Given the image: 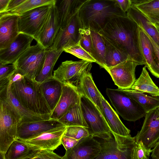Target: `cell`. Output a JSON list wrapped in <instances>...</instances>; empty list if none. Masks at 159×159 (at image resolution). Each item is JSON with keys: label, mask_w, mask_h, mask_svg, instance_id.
<instances>
[{"label": "cell", "mask_w": 159, "mask_h": 159, "mask_svg": "<svg viewBox=\"0 0 159 159\" xmlns=\"http://www.w3.org/2000/svg\"><path fill=\"white\" fill-rule=\"evenodd\" d=\"M139 26L127 15L112 19L99 33L125 50L139 65L146 64L139 41Z\"/></svg>", "instance_id": "cell-1"}, {"label": "cell", "mask_w": 159, "mask_h": 159, "mask_svg": "<svg viewBox=\"0 0 159 159\" xmlns=\"http://www.w3.org/2000/svg\"><path fill=\"white\" fill-rule=\"evenodd\" d=\"M78 14L84 28L98 32L112 19L127 15L115 0H89Z\"/></svg>", "instance_id": "cell-2"}, {"label": "cell", "mask_w": 159, "mask_h": 159, "mask_svg": "<svg viewBox=\"0 0 159 159\" xmlns=\"http://www.w3.org/2000/svg\"><path fill=\"white\" fill-rule=\"evenodd\" d=\"M12 93L28 110L37 114L50 117L52 111L40 89L39 84L24 76L11 83Z\"/></svg>", "instance_id": "cell-3"}, {"label": "cell", "mask_w": 159, "mask_h": 159, "mask_svg": "<svg viewBox=\"0 0 159 159\" xmlns=\"http://www.w3.org/2000/svg\"><path fill=\"white\" fill-rule=\"evenodd\" d=\"M22 118L11 105L0 99V155L5 154L11 143L16 139L18 128Z\"/></svg>", "instance_id": "cell-4"}, {"label": "cell", "mask_w": 159, "mask_h": 159, "mask_svg": "<svg viewBox=\"0 0 159 159\" xmlns=\"http://www.w3.org/2000/svg\"><path fill=\"white\" fill-rule=\"evenodd\" d=\"M109 138L100 142L101 151L95 159H132L136 142L135 137L122 136L112 132Z\"/></svg>", "instance_id": "cell-5"}, {"label": "cell", "mask_w": 159, "mask_h": 159, "mask_svg": "<svg viewBox=\"0 0 159 159\" xmlns=\"http://www.w3.org/2000/svg\"><path fill=\"white\" fill-rule=\"evenodd\" d=\"M80 101L84 117L90 135L102 139L111 137L112 132L105 117L97 106L82 94Z\"/></svg>", "instance_id": "cell-6"}, {"label": "cell", "mask_w": 159, "mask_h": 159, "mask_svg": "<svg viewBox=\"0 0 159 159\" xmlns=\"http://www.w3.org/2000/svg\"><path fill=\"white\" fill-rule=\"evenodd\" d=\"M106 93L112 105L124 120L135 122L144 117L146 112L143 107L122 90L107 88Z\"/></svg>", "instance_id": "cell-7"}, {"label": "cell", "mask_w": 159, "mask_h": 159, "mask_svg": "<svg viewBox=\"0 0 159 159\" xmlns=\"http://www.w3.org/2000/svg\"><path fill=\"white\" fill-rule=\"evenodd\" d=\"M47 49L38 43L30 47L14 63L16 71L34 80L42 69Z\"/></svg>", "instance_id": "cell-8"}, {"label": "cell", "mask_w": 159, "mask_h": 159, "mask_svg": "<svg viewBox=\"0 0 159 159\" xmlns=\"http://www.w3.org/2000/svg\"><path fill=\"white\" fill-rule=\"evenodd\" d=\"M92 62L81 60L62 62L54 71L53 77L63 84H69L77 87L83 76L90 72Z\"/></svg>", "instance_id": "cell-9"}, {"label": "cell", "mask_w": 159, "mask_h": 159, "mask_svg": "<svg viewBox=\"0 0 159 159\" xmlns=\"http://www.w3.org/2000/svg\"><path fill=\"white\" fill-rule=\"evenodd\" d=\"M52 6L38 7L20 15L18 20L19 33L32 36L34 39L46 21Z\"/></svg>", "instance_id": "cell-10"}, {"label": "cell", "mask_w": 159, "mask_h": 159, "mask_svg": "<svg viewBox=\"0 0 159 159\" xmlns=\"http://www.w3.org/2000/svg\"><path fill=\"white\" fill-rule=\"evenodd\" d=\"M83 28L77 12L68 23L60 27L50 48L57 51H64L65 48L79 44Z\"/></svg>", "instance_id": "cell-11"}, {"label": "cell", "mask_w": 159, "mask_h": 159, "mask_svg": "<svg viewBox=\"0 0 159 159\" xmlns=\"http://www.w3.org/2000/svg\"><path fill=\"white\" fill-rule=\"evenodd\" d=\"M139 64L129 58L105 70L109 74L115 84L120 89H131L136 80L135 70Z\"/></svg>", "instance_id": "cell-12"}, {"label": "cell", "mask_w": 159, "mask_h": 159, "mask_svg": "<svg viewBox=\"0 0 159 159\" xmlns=\"http://www.w3.org/2000/svg\"><path fill=\"white\" fill-rule=\"evenodd\" d=\"M141 130L134 136L148 148H153L159 141V111L156 108L146 113Z\"/></svg>", "instance_id": "cell-13"}, {"label": "cell", "mask_w": 159, "mask_h": 159, "mask_svg": "<svg viewBox=\"0 0 159 159\" xmlns=\"http://www.w3.org/2000/svg\"><path fill=\"white\" fill-rule=\"evenodd\" d=\"M66 125L47 131L31 138L20 140L32 150H54L61 144V139L66 131Z\"/></svg>", "instance_id": "cell-14"}, {"label": "cell", "mask_w": 159, "mask_h": 159, "mask_svg": "<svg viewBox=\"0 0 159 159\" xmlns=\"http://www.w3.org/2000/svg\"><path fill=\"white\" fill-rule=\"evenodd\" d=\"M101 151L100 142L92 135L81 139L72 148L66 150L63 159H95Z\"/></svg>", "instance_id": "cell-15"}, {"label": "cell", "mask_w": 159, "mask_h": 159, "mask_svg": "<svg viewBox=\"0 0 159 159\" xmlns=\"http://www.w3.org/2000/svg\"><path fill=\"white\" fill-rule=\"evenodd\" d=\"M60 28L59 11L55 4L51 6L46 21L34 39L45 48H50L53 45Z\"/></svg>", "instance_id": "cell-16"}, {"label": "cell", "mask_w": 159, "mask_h": 159, "mask_svg": "<svg viewBox=\"0 0 159 159\" xmlns=\"http://www.w3.org/2000/svg\"><path fill=\"white\" fill-rule=\"evenodd\" d=\"M63 125H64L58 120L52 118L21 122L18 128L16 139L25 140L47 131Z\"/></svg>", "instance_id": "cell-17"}, {"label": "cell", "mask_w": 159, "mask_h": 159, "mask_svg": "<svg viewBox=\"0 0 159 159\" xmlns=\"http://www.w3.org/2000/svg\"><path fill=\"white\" fill-rule=\"evenodd\" d=\"M33 39L32 36L20 33L7 47L0 49V63L4 65L14 63L30 46Z\"/></svg>", "instance_id": "cell-18"}, {"label": "cell", "mask_w": 159, "mask_h": 159, "mask_svg": "<svg viewBox=\"0 0 159 159\" xmlns=\"http://www.w3.org/2000/svg\"><path fill=\"white\" fill-rule=\"evenodd\" d=\"M81 96L77 87L70 84H63L61 97L50 118L58 120L70 107L80 100Z\"/></svg>", "instance_id": "cell-19"}, {"label": "cell", "mask_w": 159, "mask_h": 159, "mask_svg": "<svg viewBox=\"0 0 159 159\" xmlns=\"http://www.w3.org/2000/svg\"><path fill=\"white\" fill-rule=\"evenodd\" d=\"M19 15L0 13V49L9 45L20 34Z\"/></svg>", "instance_id": "cell-20"}, {"label": "cell", "mask_w": 159, "mask_h": 159, "mask_svg": "<svg viewBox=\"0 0 159 159\" xmlns=\"http://www.w3.org/2000/svg\"><path fill=\"white\" fill-rule=\"evenodd\" d=\"M11 84V83L0 89V99L8 103L17 111L22 117L21 122H31L50 118V117L37 114L25 108L12 93Z\"/></svg>", "instance_id": "cell-21"}, {"label": "cell", "mask_w": 159, "mask_h": 159, "mask_svg": "<svg viewBox=\"0 0 159 159\" xmlns=\"http://www.w3.org/2000/svg\"><path fill=\"white\" fill-rule=\"evenodd\" d=\"M139 38L141 52L146 62L145 66L153 75L159 78V66L152 45L146 33L140 27Z\"/></svg>", "instance_id": "cell-22"}, {"label": "cell", "mask_w": 159, "mask_h": 159, "mask_svg": "<svg viewBox=\"0 0 159 159\" xmlns=\"http://www.w3.org/2000/svg\"><path fill=\"white\" fill-rule=\"evenodd\" d=\"M101 103L103 115L111 132L122 136L130 135V130L124 125L117 114L102 95Z\"/></svg>", "instance_id": "cell-23"}, {"label": "cell", "mask_w": 159, "mask_h": 159, "mask_svg": "<svg viewBox=\"0 0 159 159\" xmlns=\"http://www.w3.org/2000/svg\"><path fill=\"white\" fill-rule=\"evenodd\" d=\"M63 84L54 77L39 84L40 90L52 111L61 97Z\"/></svg>", "instance_id": "cell-24"}, {"label": "cell", "mask_w": 159, "mask_h": 159, "mask_svg": "<svg viewBox=\"0 0 159 159\" xmlns=\"http://www.w3.org/2000/svg\"><path fill=\"white\" fill-rule=\"evenodd\" d=\"M127 16L134 21L159 46V31L153 23L134 5L131 6L126 13Z\"/></svg>", "instance_id": "cell-25"}, {"label": "cell", "mask_w": 159, "mask_h": 159, "mask_svg": "<svg viewBox=\"0 0 159 159\" xmlns=\"http://www.w3.org/2000/svg\"><path fill=\"white\" fill-rule=\"evenodd\" d=\"M77 87L81 94L86 97L93 102L104 116L101 106L102 94L97 87L90 72L86 73L83 76Z\"/></svg>", "instance_id": "cell-26"}, {"label": "cell", "mask_w": 159, "mask_h": 159, "mask_svg": "<svg viewBox=\"0 0 159 159\" xmlns=\"http://www.w3.org/2000/svg\"><path fill=\"white\" fill-rule=\"evenodd\" d=\"M102 37L106 46L104 69L113 66L131 58L127 53L121 48L105 37Z\"/></svg>", "instance_id": "cell-27"}, {"label": "cell", "mask_w": 159, "mask_h": 159, "mask_svg": "<svg viewBox=\"0 0 159 159\" xmlns=\"http://www.w3.org/2000/svg\"><path fill=\"white\" fill-rule=\"evenodd\" d=\"M89 0H58L60 27L65 25Z\"/></svg>", "instance_id": "cell-28"}, {"label": "cell", "mask_w": 159, "mask_h": 159, "mask_svg": "<svg viewBox=\"0 0 159 159\" xmlns=\"http://www.w3.org/2000/svg\"><path fill=\"white\" fill-rule=\"evenodd\" d=\"M63 51H57L50 48H47L46 51L44 62L42 69L34 80L38 84L53 78L52 72L54 66Z\"/></svg>", "instance_id": "cell-29"}, {"label": "cell", "mask_w": 159, "mask_h": 159, "mask_svg": "<svg viewBox=\"0 0 159 159\" xmlns=\"http://www.w3.org/2000/svg\"><path fill=\"white\" fill-rule=\"evenodd\" d=\"M122 90L140 104L146 113L159 107V96H153L145 93L132 89Z\"/></svg>", "instance_id": "cell-30"}, {"label": "cell", "mask_w": 159, "mask_h": 159, "mask_svg": "<svg viewBox=\"0 0 159 159\" xmlns=\"http://www.w3.org/2000/svg\"><path fill=\"white\" fill-rule=\"evenodd\" d=\"M145 66L139 78L135 81L131 89L148 93L153 96H159V88L150 77Z\"/></svg>", "instance_id": "cell-31"}, {"label": "cell", "mask_w": 159, "mask_h": 159, "mask_svg": "<svg viewBox=\"0 0 159 159\" xmlns=\"http://www.w3.org/2000/svg\"><path fill=\"white\" fill-rule=\"evenodd\" d=\"M58 120L66 126H80L88 128L83 115L80 100L70 107Z\"/></svg>", "instance_id": "cell-32"}, {"label": "cell", "mask_w": 159, "mask_h": 159, "mask_svg": "<svg viewBox=\"0 0 159 159\" xmlns=\"http://www.w3.org/2000/svg\"><path fill=\"white\" fill-rule=\"evenodd\" d=\"M92 37L94 58L96 63L105 69L106 46L102 35L99 33L90 30Z\"/></svg>", "instance_id": "cell-33"}, {"label": "cell", "mask_w": 159, "mask_h": 159, "mask_svg": "<svg viewBox=\"0 0 159 159\" xmlns=\"http://www.w3.org/2000/svg\"><path fill=\"white\" fill-rule=\"evenodd\" d=\"M32 150L30 147L20 139L11 144L5 154V159H25Z\"/></svg>", "instance_id": "cell-34"}, {"label": "cell", "mask_w": 159, "mask_h": 159, "mask_svg": "<svg viewBox=\"0 0 159 159\" xmlns=\"http://www.w3.org/2000/svg\"><path fill=\"white\" fill-rule=\"evenodd\" d=\"M57 1L58 0H26L17 6L4 13L19 15L26 11L38 7L56 4Z\"/></svg>", "instance_id": "cell-35"}, {"label": "cell", "mask_w": 159, "mask_h": 159, "mask_svg": "<svg viewBox=\"0 0 159 159\" xmlns=\"http://www.w3.org/2000/svg\"><path fill=\"white\" fill-rule=\"evenodd\" d=\"M154 24H159V0H152L134 5Z\"/></svg>", "instance_id": "cell-36"}, {"label": "cell", "mask_w": 159, "mask_h": 159, "mask_svg": "<svg viewBox=\"0 0 159 159\" xmlns=\"http://www.w3.org/2000/svg\"><path fill=\"white\" fill-rule=\"evenodd\" d=\"M16 70L15 63L4 65L0 63V88L11 83V78Z\"/></svg>", "instance_id": "cell-37"}, {"label": "cell", "mask_w": 159, "mask_h": 159, "mask_svg": "<svg viewBox=\"0 0 159 159\" xmlns=\"http://www.w3.org/2000/svg\"><path fill=\"white\" fill-rule=\"evenodd\" d=\"M64 51L77 57L91 62H97L96 60L80 44H77L65 48Z\"/></svg>", "instance_id": "cell-38"}, {"label": "cell", "mask_w": 159, "mask_h": 159, "mask_svg": "<svg viewBox=\"0 0 159 159\" xmlns=\"http://www.w3.org/2000/svg\"><path fill=\"white\" fill-rule=\"evenodd\" d=\"M152 149L147 148L141 141L136 142L133 149L132 159H149Z\"/></svg>", "instance_id": "cell-39"}, {"label": "cell", "mask_w": 159, "mask_h": 159, "mask_svg": "<svg viewBox=\"0 0 159 159\" xmlns=\"http://www.w3.org/2000/svg\"><path fill=\"white\" fill-rule=\"evenodd\" d=\"M62 157L50 150H32L25 159H59Z\"/></svg>", "instance_id": "cell-40"}, {"label": "cell", "mask_w": 159, "mask_h": 159, "mask_svg": "<svg viewBox=\"0 0 159 159\" xmlns=\"http://www.w3.org/2000/svg\"><path fill=\"white\" fill-rule=\"evenodd\" d=\"M64 135L78 140L90 135L87 128L80 126H67Z\"/></svg>", "instance_id": "cell-41"}, {"label": "cell", "mask_w": 159, "mask_h": 159, "mask_svg": "<svg viewBox=\"0 0 159 159\" xmlns=\"http://www.w3.org/2000/svg\"><path fill=\"white\" fill-rule=\"evenodd\" d=\"M79 44L94 58L92 41L90 29H83Z\"/></svg>", "instance_id": "cell-42"}, {"label": "cell", "mask_w": 159, "mask_h": 159, "mask_svg": "<svg viewBox=\"0 0 159 159\" xmlns=\"http://www.w3.org/2000/svg\"><path fill=\"white\" fill-rule=\"evenodd\" d=\"M79 140L64 135L61 139V144L66 150L73 148L78 143Z\"/></svg>", "instance_id": "cell-43"}, {"label": "cell", "mask_w": 159, "mask_h": 159, "mask_svg": "<svg viewBox=\"0 0 159 159\" xmlns=\"http://www.w3.org/2000/svg\"><path fill=\"white\" fill-rule=\"evenodd\" d=\"M121 10L126 13L132 5L131 0H115Z\"/></svg>", "instance_id": "cell-44"}, {"label": "cell", "mask_w": 159, "mask_h": 159, "mask_svg": "<svg viewBox=\"0 0 159 159\" xmlns=\"http://www.w3.org/2000/svg\"><path fill=\"white\" fill-rule=\"evenodd\" d=\"M147 34L151 42L159 66V46L147 33Z\"/></svg>", "instance_id": "cell-45"}, {"label": "cell", "mask_w": 159, "mask_h": 159, "mask_svg": "<svg viewBox=\"0 0 159 159\" xmlns=\"http://www.w3.org/2000/svg\"><path fill=\"white\" fill-rule=\"evenodd\" d=\"M11 0H0V13L6 11Z\"/></svg>", "instance_id": "cell-46"}, {"label": "cell", "mask_w": 159, "mask_h": 159, "mask_svg": "<svg viewBox=\"0 0 159 159\" xmlns=\"http://www.w3.org/2000/svg\"><path fill=\"white\" fill-rule=\"evenodd\" d=\"M151 157L153 159H159V141L152 149Z\"/></svg>", "instance_id": "cell-47"}, {"label": "cell", "mask_w": 159, "mask_h": 159, "mask_svg": "<svg viewBox=\"0 0 159 159\" xmlns=\"http://www.w3.org/2000/svg\"><path fill=\"white\" fill-rule=\"evenodd\" d=\"M26 0H11L7 11L17 6Z\"/></svg>", "instance_id": "cell-48"}, {"label": "cell", "mask_w": 159, "mask_h": 159, "mask_svg": "<svg viewBox=\"0 0 159 159\" xmlns=\"http://www.w3.org/2000/svg\"><path fill=\"white\" fill-rule=\"evenodd\" d=\"M24 76L23 75L20 73L16 71L15 73L13 75L11 78V83L21 79Z\"/></svg>", "instance_id": "cell-49"}, {"label": "cell", "mask_w": 159, "mask_h": 159, "mask_svg": "<svg viewBox=\"0 0 159 159\" xmlns=\"http://www.w3.org/2000/svg\"><path fill=\"white\" fill-rule=\"evenodd\" d=\"M152 0H131L132 5H137Z\"/></svg>", "instance_id": "cell-50"}, {"label": "cell", "mask_w": 159, "mask_h": 159, "mask_svg": "<svg viewBox=\"0 0 159 159\" xmlns=\"http://www.w3.org/2000/svg\"><path fill=\"white\" fill-rule=\"evenodd\" d=\"M155 25L156 27H157V30H158V31H159V24L158 23H156L155 24Z\"/></svg>", "instance_id": "cell-51"}, {"label": "cell", "mask_w": 159, "mask_h": 159, "mask_svg": "<svg viewBox=\"0 0 159 159\" xmlns=\"http://www.w3.org/2000/svg\"><path fill=\"white\" fill-rule=\"evenodd\" d=\"M157 108V109H158V111H159V107H158Z\"/></svg>", "instance_id": "cell-52"}]
</instances>
